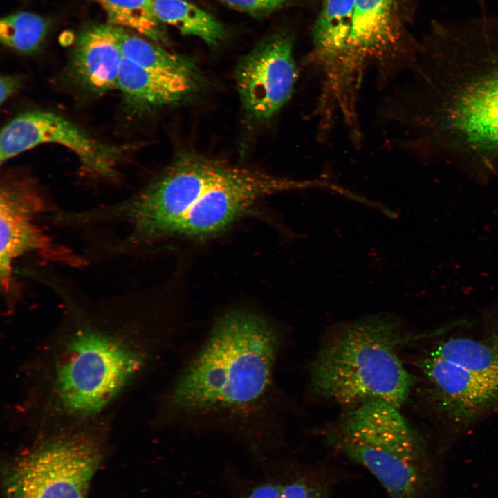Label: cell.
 I'll use <instances>...</instances> for the list:
<instances>
[{
    "label": "cell",
    "instance_id": "1",
    "mask_svg": "<svg viewBox=\"0 0 498 498\" xmlns=\"http://www.w3.org/2000/svg\"><path fill=\"white\" fill-rule=\"evenodd\" d=\"M437 28V63L411 122L425 140L486 168L498 165V23Z\"/></svg>",
    "mask_w": 498,
    "mask_h": 498
},
{
    "label": "cell",
    "instance_id": "2",
    "mask_svg": "<svg viewBox=\"0 0 498 498\" xmlns=\"http://www.w3.org/2000/svg\"><path fill=\"white\" fill-rule=\"evenodd\" d=\"M277 343L275 331L259 316L225 313L174 387V405L191 411L254 403L270 383Z\"/></svg>",
    "mask_w": 498,
    "mask_h": 498
},
{
    "label": "cell",
    "instance_id": "3",
    "mask_svg": "<svg viewBox=\"0 0 498 498\" xmlns=\"http://www.w3.org/2000/svg\"><path fill=\"white\" fill-rule=\"evenodd\" d=\"M404 338L386 320L344 327L327 340L311 365L313 391L345 406L379 400L399 408L414 383L398 353Z\"/></svg>",
    "mask_w": 498,
    "mask_h": 498
},
{
    "label": "cell",
    "instance_id": "4",
    "mask_svg": "<svg viewBox=\"0 0 498 498\" xmlns=\"http://www.w3.org/2000/svg\"><path fill=\"white\" fill-rule=\"evenodd\" d=\"M332 445L367 469L389 498H428L436 480L425 449L398 408L379 400L350 407L328 432Z\"/></svg>",
    "mask_w": 498,
    "mask_h": 498
},
{
    "label": "cell",
    "instance_id": "5",
    "mask_svg": "<svg viewBox=\"0 0 498 498\" xmlns=\"http://www.w3.org/2000/svg\"><path fill=\"white\" fill-rule=\"evenodd\" d=\"M142 355L126 340L97 329L77 331L55 371L57 400L77 416L104 408L141 371Z\"/></svg>",
    "mask_w": 498,
    "mask_h": 498
},
{
    "label": "cell",
    "instance_id": "6",
    "mask_svg": "<svg viewBox=\"0 0 498 498\" xmlns=\"http://www.w3.org/2000/svg\"><path fill=\"white\" fill-rule=\"evenodd\" d=\"M102 459L100 443L86 435L55 437L15 461L6 480V498H87Z\"/></svg>",
    "mask_w": 498,
    "mask_h": 498
},
{
    "label": "cell",
    "instance_id": "7",
    "mask_svg": "<svg viewBox=\"0 0 498 498\" xmlns=\"http://www.w3.org/2000/svg\"><path fill=\"white\" fill-rule=\"evenodd\" d=\"M231 167L205 157L183 156L147 188L120 205L118 211L138 237L173 235L191 207Z\"/></svg>",
    "mask_w": 498,
    "mask_h": 498
},
{
    "label": "cell",
    "instance_id": "8",
    "mask_svg": "<svg viewBox=\"0 0 498 498\" xmlns=\"http://www.w3.org/2000/svg\"><path fill=\"white\" fill-rule=\"evenodd\" d=\"M44 201L33 182L22 177H6L0 190V281L10 293L16 259L28 253L70 266H82L70 249L56 243L37 224Z\"/></svg>",
    "mask_w": 498,
    "mask_h": 498
},
{
    "label": "cell",
    "instance_id": "9",
    "mask_svg": "<svg viewBox=\"0 0 498 498\" xmlns=\"http://www.w3.org/2000/svg\"><path fill=\"white\" fill-rule=\"evenodd\" d=\"M44 144H57L70 149L77 157L83 172L102 178L116 176L123 150L99 141L57 113L30 111L18 115L2 129L1 164Z\"/></svg>",
    "mask_w": 498,
    "mask_h": 498
},
{
    "label": "cell",
    "instance_id": "10",
    "mask_svg": "<svg viewBox=\"0 0 498 498\" xmlns=\"http://www.w3.org/2000/svg\"><path fill=\"white\" fill-rule=\"evenodd\" d=\"M298 77L293 41L284 34L272 35L239 61L235 82L242 105L250 118L266 122L291 98Z\"/></svg>",
    "mask_w": 498,
    "mask_h": 498
},
{
    "label": "cell",
    "instance_id": "11",
    "mask_svg": "<svg viewBox=\"0 0 498 498\" xmlns=\"http://www.w3.org/2000/svg\"><path fill=\"white\" fill-rule=\"evenodd\" d=\"M295 185L261 172L232 167L191 207L173 235L201 237L222 231L261 197Z\"/></svg>",
    "mask_w": 498,
    "mask_h": 498
},
{
    "label": "cell",
    "instance_id": "12",
    "mask_svg": "<svg viewBox=\"0 0 498 498\" xmlns=\"http://www.w3.org/2000/svg\"><path fill=\"white\" fill-rule=\"evenodd\" d=\"M394 1L354 0L348 59L351 72L360 84L369 63L376 64L381 80L397 73L394 59L399 38L394 24Z\"/></svg>",
    "mask_w": 498,
    "mask_h": 498
},
{
    "label": "cell",
    "instance_id": "13",
    "mask_svg": "<svg viewBox=\"0 0 498 498\" xmlns=\"http://www.w3.org/2000/svg\"><path fill=\"white\" fill-rule=\"evenodd\" d=\"M437 403L454 419H467L498 407V378L478 374L426 355L418 365Z\"/></svg>",
    "mask_w": 498,
    "mask_h": 498
},
{
    "label": "cell",
    "instance_id": "14",
    "mask_svg": "<svg viewBox=\"0 0 498 498\" xmlns=\"http://www.w3.org/2000/svg\"><path fill=\"white\" fill-rule=\"evenodd\" d=\"M124 57L118 27L95 24L79 35L71 69L76 80L94 94L118 89Z\"/></svg>",
    "mask_w": 498,
    "mask_h": 498
},
{
    "label": "cell",
    "instance_id": "15",
    "mask_svg": "<svg viewBox=\"0 0 498 498\" xmlns=\"http://www.w3.org/2000/svg\"><path fill=\"white\" fill-rule=\"evenodd\" d=\"M198 82L196 79L147 69L124 58L118 89L127 104L139 112L181 101L195 91Z\"/></svg>",
    "mask_w": 498,
    "mask_h": 498
},
{
    "label": "cell",
    "instance_id": "16",
    "mask_svg": "<svg viewBox=\"0 0 498 498\" xmlns=\"http://www.w3.org/2000/svg\"><path fill=\"white\" fill-rule=\"evenodd\" d=\"M481 338L456 337L436 344L429 354L483 376L498 378V316Z\"/></svg>",
    "mask_w": 498,
    "mask_h": 498
},
{
    "label": "cell",
    "instance_id": "17",
    "mask_svg": "<svg viewBox=\"0 0 498 498\" xmlns=\"http://www.w3.org/2000/svg\"><path fill=\"white\" fill-rule=\"evenodd\" d=\"M158 19L178 29L182 34L203 39L209 45H216L225 30L214 16L186 0H154Z\"/></svg>",
    "mask_w": 498,
    "mask_h": 498
},
{
    "label": "cell",
    "instance_id": "18",
    "mask_svg": "<svg viewBox=\"0 0 498 498\" xmlns=\"http://www.w3.org/2000/svg\"><path fill=\"white\" fill-rule=\"evenodd\" d=\"M124 59L151 71L199 80L196 68L189 58L169 52L154 42L118 28Z\"/></svg>",
    "mask_w": 498,
    "mask_h": 498
},
{
    "label": "cell",
    "instance_id": "19",
    "mask_svg": "<svg viewBox=\"0 0 498 498\" xmlns=\"http://www.w3.org/2000/svg\"><path fill=\"white\" fill-rule=\"evenodd\" d=\"M104 10L109 24L128 28L158 44L168 37L154 10V0H96Z\"/></svg>",
    "mask_w": 498,
    "mask_h": 498
},
{
    "label": "cell",
    "instance_id": "20",
    "mask_svg": "<svg viewBox=\"0 0 498 498\" xmlns=\"http://www.w3.org/2000/svg\"><path fill=\"white\" fill-rule=\"evenodd\" d=\"M48 30L47 21L32 12L13 13L0 21L1 43L22 53L36 50L43 42Z\"/></svg>",
    "mask_w": 498,
    "mask_h": 498
},
{
    "label": "cell",
    "instance_id": "21",
    "mask_svg": "<svg viewBox=\"0 0 498 498\" xmlns=\"http://www.w3.org/2000/svg\"><path fill=\"white\" fill-rule=\"evenodd\" d=\"M249 498H327V492L320 481L300 476L284 483L261 484Z\"/></svg>",
    "mask_w": 498,
    "mask_h": 498
},
{
    "label": "cell",
    "instance_id": "22",
    "mask_svg": "<svg viewBox=\"0 0 498 498\" xmlns=\"http://www.w3.org/2000/svg\"><path fill=\"white\" fill-rule=\"evenodd\" d=\"M232 8L261 16L282 8L288 0H221Z\"/></svg>",
    "mask_w": 498,
    "mask_h": 498
},
{
    "label": "cell",
    "instance_id": "23",
    "mask_svg": "<svg viewBox=\"0 0 498 498\" xmlns=\"http://www.w3.org/2000/svg\"><path fill=\"white\" fill-rule=\"evenodd\" d=\"M20 85L21 80L17 76L12 75H1L0 80V101L1 105L20 88Z\"/></svg>",
    "mask_w": 498,
    "mask_h": 498
}]
</instances>
